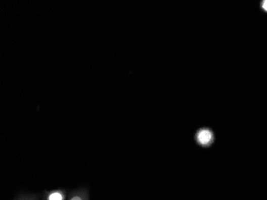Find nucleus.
<instances>
[{"mask_svg": "<svg viewBox=\"0 0 267 200\" xmlns=\"http://www.w3.org/2000/svg\"><path fill=\"white\" fill-rule=\"evenodd\" d=\"M42 198L38 194H19L15 200H40Z\"/></svg>", "mask_w": 267, "mask_h": 200, "instance_id": "obj_4", "label": "nucleus"}, {"mask_svg": "<svg viewBox=\"0 0 267 200\" xmlns=\"http://www.w3.org/2000/svg\"><path fill=\"white\" fill-rule=\"evenodd\" d=\"M261 8H262L265 12H267V0L261 3Z\"/></svg>", "mask_w": 267, "mask_h": 200, "instance_id": "obj_5", "label": "nucleus"}, {"mask_svg": "<svg viewBox=\"0 0 267 200\" xmlns=\"http://www.w3.org/2000/svg\"><path fill=\"white\" fill-rule=\"evenodd\" d=\"M197 142L202 146H209L214 140V133L211 130L202 128L196 133L195 135Z\"/></svg>", "mask_w": 267, "mask_h": 200, "instance_id": "obj_1", "label": "nucleus"}, {"mask_svg": "<svg viewBox=\"0 0 267 200\" xmlns=\"http://www.w3.org/2000/svg\"><path fill=\"white\" fill-rule=\"evenodd\" d=\"M67 200H89V190L85 187L71 190Z\"/></svg>", "mask_w": 267, "mask_h": 200, "instance_id": "obj_3", "label": "nucleus"}, {"mask_svg": "<svg viewBox=\"0 0 267 200\" xmlns=\"http://www.w3.org/2000/svg\"><path fill=\"white\" fill-rule=\"evenodd\" d=\"M42 196L43 200H67L68 194L63 189H57V190H45Z\"/></svg>", "mask_w": 267, "mask_h": 200, "instance_id": "obj_2", "label": "nucleus"}]
</instances>
